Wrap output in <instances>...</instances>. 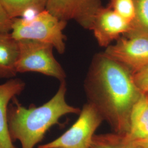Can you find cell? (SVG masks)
Here are the masks:
<instances>
[{
    "label": "cell",
    "instance_id": "cell-1",
    "mask_svg": "<svg viewBox=\"0 0 148 148\" xmlns=\"http://www.w3.org/2000/svg\"><path fill=\"white\" fill-rule=\"evenodd\" d=\"M88 102L99 112L114 132L126 135L133 106L142 93L132 72L104 52L93 57L84 81Z\"/></svg>",
    "mask_w": 148,
    "mask_h": 148
},
{
    "label": "cell",
    "instance_id": "cell-2",
    "mask_svg": "<svg viewBox=\"0 0 148 148\" xmlns=\"http://www.w3.org/2000/svg\"><path fill=\"white\" fill-rule=\"evenodd\" d=\"M66 82L63 81L55 95L41 106L27 108L16 101L8 112V126L12 140H18L21 148H34L62 117L79 114L80 109L66 102Z\"/></svg>",
    "mask_w": 148,
    "mask_h": 148
},
{
    "label": "cell",
    "instance_id": "cell-3",
    "mask_svg": "<svg viewBox=\"0 0 148 148\" xmlns=\"http://www.w3.org/2000/svg\"><path fill=\"white\" fill-rule=\"evenodd\" d=\"M66 24V21L45 10L29 18L13 19L11 34L17 41L30 40L46 43L53 46L59 54H63L66 37L63 32Z\"/></svg>",
    "mask_w": 148,
    "mask_h": 148
},
{
    "label": "cell",
    "instance_id": "cell-4",
    "mask_svg": "<svg viewBox=\"0 0 148 148\" xmlns=\"http://www.w3.org/2000/svg\"><path fill=\"white\" fill-rule=\"evenodd\" d=\"M19 54L16 64L17 73L34 72L65 81L66 75L53 54L51 45L30 40L18 41Z\"/></svg>",
    "mask_w": 148,
    "mask_h": 148
},
{
    "label": "cell",
    "instance_id": "cell-5",
    "mask_svg": "<svg viewBox=\"0 0 148 148\" xmlns=\"http://www.w3.org/2000/svg\"><path fill=\"white\" fill-rule=\"evenodd\" d=\"M79 115L77 121L68 131L37 148H90L95 132L104 120L88 103L83 106Z\"/></svg>",
    "mask_w": 148,
    "mask_h": 148
},
{
    "label": "cell",
    "instance_id": "cell-6",
    "mask_svg": "<svg viewBox=\"0 0 148 148\" xmlns=\"http://www.w3.org/2000/svg\"><path fill=\"white\" fill-rule=\"evenodd\" d=\"M104 53L134 74L148 65V36L133 35L119 38Z\"/></svg>",
    "mask_w": 148,
    "mask_h": 148
},
{
    "label": "cell",
    "instance_id": "cell-7",
    "mask_svg": "<svg viewBox=\"0 0 148 148\" xmlns=\"http://www.w3.org/2000/svg\"><path fill=\"white\" fill-rule=\"evenodd\" d=\"M101 7V0H47L46 10L61 21L74 20L90 30Z\"/></svg>",
    "mask_w": 148,
    "mask_h": 148
},
{
    "label": "cell",
    "instance_id": "cell-8",
    "mask_svg": "<svg viewBox=\"0 0 148 148\" xmlns=\"http://www.w3.org/2000/svg\"><path fill=\"white\" fill-rule=\"evenodd\" d=\"M98 45L106 48L111 43L126 35L131 24L111 9L103 6L97 12L90 27Z\"/></svg>",
    "mask_w": 148,
    "mask_h": 148
},
{
    "label": "cell",
    "instance_id": "cell-9",
    "mask_svg": "<svg viewBox=\"0 0 148 148\" xmlns=\"http://www.w3.org/2000/svg\"><path fill=\"white\" fill-rule=\"evenodd\" d=\"M25 83L19 79H11L0 85V148H16L8 126V104L25 88Z\"/></svg>",
    "mask_w": 148,
    "mask_h": 148
},
{
    "label": "cell",
    "instance_id": "cell-10",
    "mask_svg": "<svg viewBox=\"0 0 148 148\" xmlns=\"http://www.w3.org/2000/svg\"><path fill=\"white\" fill-rule=\"evenodd\" d=\"M18 54V42L11 32H0V79H11L18 74L16 64Z\"/></svg>",
    "mask_w": 148,
    "mask_h": 148
},
{
    "label": "cell",
    "instance_id": "cell-11",
    "mask_svg": "<svg viewBox=\"0 0 148 148\" xmlns=\"http://www.w3.org/2000/svg\"><path fill=\"white\" fill-rule=\"evenodd\" d=\"M148 135V93H143L133 106L130 117V129L124 135L137 140Z\"/></svg>",
    "mask_w": 148,
    "mask_h": 148
},
{
    "label": "cell",
    "instance_id": "cell-12",
    "mask_svg": "<svg viewBox=\"0 0 148 148\" xmlns=\"http://www.w3.org/2000/svg\"><path fill=\"white\" fill-rule=\"evenodd\" d=\"M11 19L23 18L29 12L39 13L46 10L47 0H0Z\"/></svg>",
    "mask_w": 148,
    "mask_h": 148
},
{
    "label": "cell",
    "instance_id": "cell-13",
    "mask_svg": "<svg viewBox=\"0 0 148 148\" xmlns=\"http://www.w3.org/2000/svg\"><path fill=\"white\" fill-rule=\"evenodd\" d=\"M90 148H144L124 135L115 133L95 134Z\"/></svg>",
    "mask_w": 148,
    "mask_h": 148
},
{
    "label": "cell",
    "instance_id": "cell-14",
    "mask_svg": "<svg viewBox=\"0 0 148 148\" xmlns=\"http://www.w3.org/2000/svg\"><path fill=\"white\" fill-rule=\"evenodd\" d=\"M135 17L131 30L125 36L143 35L148 36V0H134Z\"/></svg>",
    "mask_w": 148,
    "mask_h": 148
},
{
    "label": "cell",
    "instance_id": "cell-15",
    "mask_svg": "<svg viewBox=\"0 0 148 148\" xmlns=\"http://www.w3.org/2000/svg\"><path fill=\"white\" fill-rule=\"evenodd\" d=\"M109 7L123 19L132 24L135 17L134 0H110Z\"/></svg>",
    "mask_w": 148,
    "mask_h": 148
},
{
    "label": "cell",
    "instance_id": "cell-16",
    "mask_svg": "<svg viewBox=\"0 0 148 148\" xmlns=\"http://www.w3.org/2000/svg\"><path fill=\"white\" fill-rule=\"evenodd\" d=\"M133 79L138 89L142 94L148 93V65L133 74Z\"/></svg>",
    "mask_w": 148,
    "mask_h": 148
},
{
    "label": "cell",
    "instance_id": "cell-17",
    "mask_svg": "<svg viewBox=\"0 0 148 148\" xmlns=\"http://www.w3.org/2000/svg\"><path fill=\"white\" fill-rule=\"evenodd\" d=\"M13 19L6 12L0 1V32H10Z\"/></svg>",
    "mask_w": 148,
    "mask_h": 148
},
{
    "label": "cell",
    "instance_id": "cell-18",
    "mask_svg": "<svg viewBox=\"0 0 148 148\" xmlns=\"http://www.w3.org/2000/svg\"><path fill=\"white\" fill-rule=\"evenodd\" d=\"M133 142L137 143L138 144L142 146L143 148H148V135L144 138L137 140H134Z\"/></svg>",
    "mask_w": 148,
    "mask_h": 148
}]
</instances>
